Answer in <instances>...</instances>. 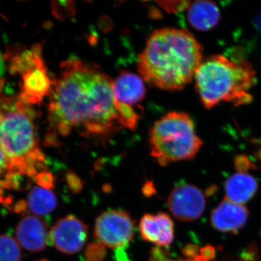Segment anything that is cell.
<instances>
[{"label": "cell", "instance_id": "obj_20", "mask_svg": "<svg viewBox=\"0 0 261 261\" xmlns=\"http://www.w3.org/2000/svg\"><path fill=\"white\" fill-rule=\"evenodd\" d=\"M116 108L118 116V124L123 128L134 130L137 127L139 115L133 107L128 105L116 102Z\"/></svg>", "mask_w": 261, "mask_h": 261}, {"label": "cell", "instance_id": "obj_6", "mask_svg": "<svg viewBox=\"0 0 261 261\" xmlns=\"http://www.w3.org/2000/svg\"><path fill=\"white\" fill-rule=\"evenodd\" d=\"M9 63L10 73L21 77L20 95L27 102L32 106L39 105L50 94L53 80L43 61L40 44L17 53L10 58Z\"/></svg>", "mask_w": 261, "mask_h": 261}, {"label": "cell", "instance_id": "obj_8", "mask_svg": "<svg viewBox=\"0 0 261 261\" xmlns=\"http://www.w3.org/2000/svg\"><path fill=\"white\" fill-rule=\"evenodd\" d=\"M88 235V226L80 219L68 215L58 220L49 232V241L58 251L73 255L80 252Z\"/></svg>", "mask_w": 261, "mask_h": 261}, {"label": "cell", "instance_id": "obj_3", "mask_svg": "<svg viewBox=\"0 0 261 261\" xmlns=\"http://www.w3.org/2000/svg\"><path fill=\"white\" fill-rule=\"evenodd\" d=\"M0 81V145L19 176L34 178L47 170L39 144L32 105L18 95L4 93Z\"/></svg>", "mask_w": 261, "mask_h": 261}, {"label": "cell", "instance_id": "obj_21", "mask_svg": "<svg viewBox=\"0 0 261 261\" xmlns=\"http://www.w3.org/2000/svg\"><path fill=\"white\" fill-rule=\"evenodd\" d=\"M107 254L106 246L99 242L89 243L84 252L87 261H102Z\"/></svg>", "mask_w": 261, "mask_h": 261}, {"label": "cell", "instance_id": "obj_14", "mask_svg": "<svg viewBox=\"0 0 261 261\" xmlns=\"http://www.w3.org/2000/svg\"><path fill=\"white\" fill-rule=\"evenodd\" d=\"M221 15L217 5L211 1H196L188 8L187 18L190 25L199 31H208L219 23Z\"/></svg>", "mask_w": 261, "mask_h": 261}, {"label": "cell", "instance_id": "obj_2", "mask_svg": "<svg viewBox=\"0 0 261 261\" xmlns=\"http://www.w3.org/2000/svg\"><path fill=\"white\" fill-rule=\"evenodd\" d=\"M202 58V48L192 33L185 29L154 31L139 56L142 80L162 90L176 92L195 79Z\"/></svg>", "mask_w": 261, "mask_h": 261}, {"label": "cell", "instance_id": "obj_5", "mask_svg": "<svg viewBox=\"0 0 261 261\" xmlns=\"http://www.w3.org/2000/svg\"><path fill=\"white\" fill-rule=\"evenodd\" d=\"M149 141L151 155L161 166L193 159L203 144L194 121L183 112L168 113L156 121Z\"/></svg>", "mask_w": 261, "mask_h": 261}, {"label": "cell", "instance_id": "obj_26", "mask_svg": "<svg viewBox=\"0 0 261 261\" xmlns=\"http://www.w3.org/2000/svg\"><path fill=\"white\" fill-rule=\"evenodd\" d=\"M39 261H49V260H47V259H42V260H40Z\"/></svg>", "mask_w": 261, "mask_h": 261}, {"label": "cell", "instance_id": "obj_12", "mask_svg": "<svg viewBox=\"0 0 261 261\" xmlns=\"http://www.w3.org/2000/svg\"><path fill=\"white\" fill-rule=\"evenodd\" d=\"M248 214L245 205L226 198L213 211L211 224L221 232L236 233L246 224Z\"/></svg>", "mask_w": 261, "mask_h": 261}, {"label": "cell", "instance_id": "obj_19", "mask_svg": "<svg viewBox=\"0 0 261 261\" xmlns=\"http://www.w3.org/2000/svg\"><path fill=\"white\" fill-rule=\"evenodd\" d=\"M20 244L14 238L0 234V261H21Z\"/></svg>", "mask_w": 261, "mask_h": 261}, {"label": "cell", "instance_id": "obj_1", "mask_svg": "<svg viewBox=\"0 0 261 261\" xmlns=\"http://www.w3.org/2000/svg\"><path fill=\"white\" fill-rule=\"evenodd\" d=\"M53 81L48 121L56 136L77 132L85 137H103L118 128L113 80L97 65L70 58L60 65Z\"/></svg>", "mask_w": 261, "mask_h": 261}, {"label": "cell", "instance_id": "obj_16", "mask_svg": "<svg viewBox=\"0 0 261 261\" xmlns=\"http://www.w3.org/2000/svg\"><path fill=\"white\" fill-rule=\"evenodd\" d=\"M28 210L37 216H44L56 210L58 200L51 190L40 187H33L27 201Z\"/></svg>", "mask_w": 261, "mask_h": 261}, {"label": "cell", "instance_id": "obj_22", "mask_svg": "<svg viewBox=\"0 0 261 261\" xmlns=\"http://www.w3.org/2000/svg\"><path fill=\"white\" fill-rule=\"evenodd\" d=\"M33 178L39 187L49 190L54 188V176H53V173L49 172L47 170L37 173Z\"/></svg>", "mask_w": 261, "mask_h": 261}, {"label": "cell", "instance_id": "obj_23", "mask_svg": "<svg viewBox=\"0 0 261 261\" xmlns=\"http://www.w3.org/2000/svg\"><path fill=\"white\" fill-rule=\"evenodd\" d=\"M65 181L70 190L74 193H78L83 188L82 179L72 171H69L65 174Z\"/></svg>", "mask_w": 261, "mask_h": 261}, {"label": "cell", "instance_id": "obj_4", "mask_svg": "<svg viewBox=\"0 0 261 261\" xmlns=\"http://www.w3.org/2000/svg\"><path fill=\"white\" fill-rule=\"evenodd\" d=\"M255 77L249 62L216 55L203 59L194 80L201 102L211 109L221 102L249 104L252 100L250 91Z\"/></svg>", "mask_w": 261, "mask_h": 261}, {"label": "cell", "instance_id": "obj_24", "mask_svg": "<svg viewBox=\"0 0 261 261\" xmlns=\"http://www.w3.org/2000/svg\"><path fill=\"white\" fill-rule=\"evenodd\" d=\"M115 261H132L123 247L116 249L114 254Z\"/></svg>", "mask_w": 261, "mask_h": 261}, {"label": "cell", "instance_id": "obj_9", "mask_svg": "<svg viewBox=\"0 0 261 261\" xmlns=\"http://www.w3.org/2000/svg\"><path fill=\"white\" fill-rule=\"evenodd\" d=\"M167 205L176 219L182 221H193L203 214L205 199L198 188L185 184L173 189L168 195Z\"/></svg>", "mask_w": 261, "mask_h": 261}, {"label": "cell", "instance_id": "obj_11", "mask_svg": "<svg viewBox=\"0 0 261 261\" xmlns=\"http://www.w3.org/2000/svg\"><path fill=\"white\" fill-rule=\"evenodd\" d=\"M17 241L28 251H42L49 240L47 225L37 216H25L16 226Z\"/></svg>", "mask_w": 261, "mask_h": 261}, {"label": "cell", "instance_id": "obj_15", "mask_svg": "<svg viewBox=\"0 0 261 261\" xmlns=\"http://www.w3.org/2000/svg\"><path fill=\"white\" fill-rule=\"evenodd\" d=\"M257 189L255 178L245 173H235L225 185L226 199L241 205L246 203L255 195Z\"/></svg>", "mask_w": 261, "mask_h": 261}, {"label": "cell", "instance_id": "obj_13", "mask_svg": "<svg viewBox=\"0 0 261 261\" xmlns=\"http://www.w3.org/2000/svg\"><path fill=\"white\" fill-rule=\"evenodd\" d=\"M142 77L128 71H121L113 80V92L116 102L132 106L145 97L146 88Z\"/></svg>", "mask_w": 261, "mask_h": 261}, {"label": "cell", "instance_id": "obj_25", "mask_svg": "<svg viewBox=\"0 0 261 261\" xmlns=\"http://www.w3.org/2000/svg\"><path fill=\"white\" fill-rule=\"evenodd\" d=\"M5 69H6V66H5V58L0 51V81H2V78L5 74Z\"/></svg>", "mask_w": 261, "mask_h": 261}, {"label": "cell", "instance_id": "obj_7", "mask_svg": "<svg viewBox=\"0 0 261 261\" xmlns=\"http://www.w3.org/2000/svg\"><path fill=\"white\" fill-rule=\"evenodd\" d=\"M134 233L135 222L126 211H105L96 219L94 237L110 248H125L133 239Z\"/></svg>", "mask_w": 261, "mask_h": 261}, {"label": "cell", "instance_id": "obj_17", "mask_svg": "<svg viewBox=\"0 0 261 261\" xmlns=\"http://www.w3.org/2000/svg\"><path fill=\"white\" fill-rule=\"evenodd\" d=\"M21 178L15 173L10 160L0 145V202H4L5 191L18 190L21 185Z\"/></svg>", "mask_w": 261, "mask_h": 261}, {"label": "cell", "instance_id": "obj_18", "mask_svg": "<svg viewBox=\"0 0 261 261\" xmlns=\"http://www.w3.org/2000/svg\"><path fill=\"white\" fill-rule=\"evenodd\" d=\"M185 258H173L166 250L161 247H154L151 250L150 256L148 261H210L214 257V250L207 247L201 250L200 253L194 254L195 250L185 249Z\"/></svg>", "mask_w": 261, "mask_h": 261}, {"label": "cell", "instance_id": "obj_10", "mask_svg": "<svg viewBox=\"0 0 261 261\" xmlns=\"http://www.w3.org/2000/svg\"><path fill=\"white\" fill-rule=\"evenodd\" d=\"M141 237L145 241L167 247L174 238V225L172 219L165 213L145 214L139 225Z\"/></svg>", "mask_w": 261, "mask_h": 261}]
</instances>
